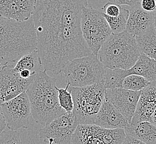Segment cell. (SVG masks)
Listing matches in <instances>:
<instances>
[{"label":"cell","instance_id":"6da1fadb","mask_svg":"<svg viewBox=\"0 0 156 144\" xmlns=\"http://www.w3.org/2000/svg\"><path fill=\"white\" fill-rule=\"evenodd\" d=\"M89 0H37L33 19L37 51L44 70L61 74L70 61L92 54L81 30Z\"/></svg>","mask_w":156,"mask_h":144},{"label":"cell","instance_id":"7a4b0ae2","mask_svg":"<svg viewBox=\"0 0 156 144\" xmlns=\"http://www.w3.org/2000/svg\"><path fill=\"white\" fill-rule=\"evenodd\" d=\"M37 50L32 18L18 21L0 16V67L15 66L24 55Z\"/></svg>","mask_w":156,"mask_h":144},{"label":"cell","instance_id":"3957f363","mask_svg":"<svg viewBox=\"0 0 156 144\" xmlns=\"http://www.w3.org/2000/svg\"><path fill=\"white\" fill-rule=\"evenodd\" d=\"M55 83L56 78L49 76L43 70L37 74L26 90L32 116L36 123L42 126L66 113L59 105Z\"/></svg>","mask_w":156,"mask_h":144},{"label":"cell","instance_id":"277c9868","mask_svg":"<svg viewBox=\"0 0 156 144\" xmlns=\"http://www.w3.org/2000/svg\"><path fill=\"white\" fill-rule=\"evenodd\" d=\"M140 54L135 36L125 31L109 37L100 48L98 58L105 68L128 70Z\"/></svg>","mask_w":156,"mask_h":144},{"label":"cell","instance_id":"5b68a950","mask_svg":"<svg viewBox=\"0 0 156 144\" xmlns=\"http://www.w3.org/2000/svg\"><path fill=\"white\" fill-rule=\"evenodd\" d=\"M73 114L78 125H93L105 99V89L101 83L84 87H72Z\"/></svg>","mask_w":156,"mask_h":144},{"label":"cell","instance_id":"8992f818","mask_svg":"<svg viewBox=\"0 0 156 144\" xmlns=\"http://www.w3.org/2000/svg\"><path fill=\"white\" fill-rule=\"evenodd\" d=\"M105 68L97 56L91 54L70 61L62 74L72 87H84L101 83Z\"/></svg>","mask_w":156,"mask_h":144},{"label":"cell","instance_id":"52a82bcc","mask_svg":"<svg viewBox=\"0 0 156 144\" xmlns=\"http://www.w3.org/2000/svg\"><path fill=\"white\" fill-rule=\"evenodd\" d=\"M81 30L92 54L98 57L100 48L112 34L103 12L94 9L93 7L84 9L81 15Z\"/></svg>","mask_w":156,"mask_h":144},{"label":"cell","instance_id":"ba28073f","mask_svg":"<svg viewBox=\"0 0 156 144\" xmlns=\"http://www.w3.org/2000/svg\"><path fill=\"white\" fill-rule=\"evenodd\" d=\"M78 125L73 113H66L41 129L39 138L49 144H72Z\"/></svg>","mask_w":156,"mask_h":144},{"label":"cell","instance_id":"9c48e42d","mask_svg":"<svg viewBox=\"0 0 156 144\" xmlns=\"http://www.w3.org/2000/svg\"><path fill=\"white\" fill-rule=\"evenodd\" d=\"M1 106L7 129L17 131L21 128H28L32 111L26 91Z\"/></svg>","mask_w":156,"mask_h":144},{"label":"cell","instance_id":"30bf717a","mask_svg":"<svg viewBox=\"0 0 156 144\" xmlns=\"http://www.w3.org/2000/svg\"><path fill=\"white\" fill-rule=\"evenodd\" d=\"M14 67L3 66L0 69V105L26 91L36 77L24 79L15 71Z\"/></svg>","mask_w":156,"mask_h":144},{"label":"cell","instance_id":"8fae6325","mask_svg":"<svg viewBox=\"0 0 156 144\" xmlns=\"http://www.w3.org/2000/svg\"><path fill=\"white\" fill-rule=\"evenodd\" d=\"M141 92H133L122 88L106 89L105 98L126 117L130 124L135 113Z\"/></svg>","mask_w":156,"mask_h":144},{"label":"cell","instance_id":"7c38bea8","mask_svg":"<svg viewBox=\"0 0 156 144\" xmlns=\"http://www.w3.org/2000/svg\"><path fill=\"white\" fill-rule=\"evenodd\" d=\"M154 22L153 12L144 11L138 2L129 9L126 31L135 37L142 36L154 27Z\"/></svg>","mask_w":156,"mask_h":144},{"label":"cell","instance_id":"4fadbf2b","mask_svg":"<svg viewBox=\"0 0 156 144\" xmlns=\"http://www.w3.org/2000/svg\"><path fill=\"white\" fill-rule=\"evenodd\" d=\"M37 0H0V16L16 21L32 18Z\"/></svg>","mask_w":156,"mask_h":144},{"label":"cell","instance_id":"5bb4252c","mask_svg":"<svg viewBox=\"0 0 156 144\" xmlns=\"http://www.w3.org/2000/svg\"><path fill=\"white\" fill-rule=\"evenodd\" d=\"M94 124L105 129H125L129 125V123L126 117L105 98L96 115Z\"/></svg>","mask_w":156,"mask_h":144},{"label":"cell","instance_id":"9a60e30c","mask_svg":"<svg viewBox=\"0 0 156 144\" xmlns=\"http://www.w3.org/2000/svg\"><path fill=\"white\" fill-rule=\"evenodd\" d=\"M156 108V81L141 92L135 113L131 123L150 122L151 117Z\"/></svg>","mask_w":156,"mask_h":144},{"label":"cell","instance_id":"2e32d148","mask_svg":"<svg viewBox=\"0 0 156 144\" xmlns=\"http://www.w3.org/2000/svg\"><path fill=\"white\" fill-rule=\"evenodd\" d=\"M123 77L129 75H138L146 78L150 82L156 81V61L141 53L135 65L128 70L122 69Z\"/></svg>","mask_w":156,"mask_h":144},{"label":"cell","instance_id":"e0dca14e","mask_svg":"<svg viewBox=\"0 0 156 144\" xmlns=\"http://www.w3.org/2000/svg\"><path fill=\"white\" fill-rule=\"evenodd\" d=\"M126 135L147 144H156V126L148 121L132 124L124 129Z\"/></svg>","mask_w":156,"mask_h":144},{"label":"cell","instance_id":"ac0fdd59","mask_svg":"<svg viewBox=\"0 0 156 144\" xmlns=\"http://www.w3.org/2000/svg\"><path fill=\"white\" fill-rule=\"evenodd\" d=\"M72 144H104L99 135L98 126L78 125L72 138Z\"/></svg>","mask_w":156,"mask_h":144},{"label":"cell","instance_id":"d6986e66","mask_svg":"<svg viewBox=\"0 0 156 144\" xmlns=\"http://www.w3.org/2000/svg\"><path fill=\"white\" fill-rule=\"evenodd\" d=\"M13 69L17 73L26 70L30 71L33 75H36L43 70L44 68L41 63L37 50L26 54L18 60Z\"/></svg>","mask_w":156,"mask_h":144},{"label":"cell","instance_id":"ffe728a7","mask_svg":"<svg viewBox=\"0 0 156 144\" xmlns=\"http://www.w3.org/2000/svg\"><path fill=\"white\" fill-rule=\"evenodd\" d=\"M141 53L156 61V30L155 27L140 36L136 37Z\"/></svg>","mask_w":156,"mask_h":144},{"label":"cell","instance_id":"44dd1931","mask_svg":"<svg viewBox=\"0 0 156 144\" xmlns=\"http://www.w3.org/2000/svg\"><path fill=\"white\" fill-rule=\"evenodd\" d=\"M106 21L111 28L112 34H116L126 31V25L129 15V10L122 7L120 15L116 17H110L103 13Z\"/></svg>","mask_w":156,"mask_h":144},{"label":"cell","instance_id":"7402d4cb","mask_svg":"<svg viewBox=\"0 0 156 144\" xmlns=\"http://www.w3.org/2000/svg\"><path fill=\"white\" fill-rule=\"evenodd\" d=\"M98 132L104 144H122L126 138L123 129H105L98 126Z\"/></svg>","mask_w":156,"mask_h":144},{"label":"cell","instance_id":"603a6c76","mask_svg":"<svg viewBox=\"0 0 156 144\" xmlns=\"http://www.w3.org/2000/svg\"><path fill=\"white\" fill-rule=\"evenodd\" d=\"M125 78L122 75V69L105 68V74L101 83L105 89L122 88Z\"/></svg>","mask_w":156,"mask_h":144},{"label":"cell","instance_id":"cb8c5ba5","mask_svg":"<svg viewBox=\"0 0 156 144\" xmlns=\"http://www.w3.org/2000/svg\"><path fill=\"white\" fill-rule=\"evenodd\" d=\"M151 83L140 75H129L123 79L122 88L133 92H141Z\"/></svg>","mask_w":156,"mask_h":144},{"label":"cell","instance_id":"d4e9b609","mask_svg":"<svg viewBox=\"0 0 156 144\" xmlns=\"http://www.w3.org/2000/svg\"><path fill=\"white\" fill-rule=\"evenodd\" d=\"M70 86V84L67 83L66 88H58L57 87L59 105L67 113H72L74 109V101Z\"/></svg>","mask_w":156,"mask_h":144},{"label":"cell","instance_id":"484cf974","mask_svg":"<svg viewBox=\"0 0 156 144\" xmlns=\"http://www.w3.org/2000/svg\"><path fill=\"white\" fill-rule=\"evenodd\" d=\"M0 144H22L20 133L9 129L5 130L0 134Z\"/></svg>","mask_w":156,"mask_h":144},{"label":"cell","instance_id":"4316f807","mask_svg":"<svg viewBox=\"0 0 156 144\" xmlns=\"http://www.w3.org/2000/svg\"><path fill=\"white\" fill-rule=\"evenodd\" d=\"M122 7L116 4L108 2L102 7L104 13L110 17H116L121 13Z\"/></svg>","mask_w":156,"mask_h":144},{"label":"cell","instance_id":"83f0119b","mask_svg":"<svg viewBox=\"0 0 156 144\" xmlns=\"http://www.w3.org/2000/svg\"><path fill=\"white\" fill-rule=\"evenodd\" d=\"M141 7L144 11L154 12L156 10V0H141Z\"/></svg>","mask_w":156,"mask_h":144},{"label":"cell","instance_id":"f1b7e54d","mask_svg":"<svg viewBox=\"0 0 156 144\" xmlns=\"http://www.w3.org/2000/svg\"><path fill=\"white\" fill-rule=\"evenodd\" d=\"M108 2L118 5L119 6L127 5L133 7L139 2V0H108Z\"/></svg>","mask_w":156,"mask_h":144},{"label":"cell","instance_id":"f546056e","mask_svg":"<svg viewBox=\"0 0 156 144\" xmlns=\"http://www.w3.org/2000/svg\"><path fill=\"white\" fill-rule=\"evenodd\" d=\"M122 144H147L137 139L126 135V138Z\"/></svg>","mask_w":156,"mask_h":144},{"label":"cell","instance_id":"4dcf8cb0","mask_svg":"<svg viewBox=\"0 0 156 144\" xmlns=\"http://www.w3.org/2000/svg\"><path fill=\"white\" fill-rule=\"evenodd\" d=\"M6 128V122L3 116V111L0 105V134L4 131Z\"/></svg>","mask_w":156,"mask_h":144},{"label":"cell","instance_id":"1f68e13d","mask_svg":"<svg viewBox=\"0 0 156 144\" xmlns=\"http://www.w3.org/2000/svg\"><path fill=\"white\" fill-rule=\"evenodd\" d=\"M150 123L156 126V108L151 117Z\"/></svg>","mask_w":156,"mask_h":144},{"label":"cell","instance_id":"d6a6232c","mask_svg":"<svg viewBox=\"0 0 156 144\" xmlns=\"http://www.w3.org/2000/svg\"><path fill=\"white\" fill-rule=\"evenodd\" d=\"M153 15H154V27L156 30V10L153 12Z\"/></svg>","mask_w":156,"mask_h":144},{"label":"cell","instance_id":"836d02e7","mask_svg":"<svg viewBox=\"0 0 156 144\" xmlns=\"http://www.w3.org/2000/svg\"></svg>","mask_w":156,"mask_h":144}]
</instances>
